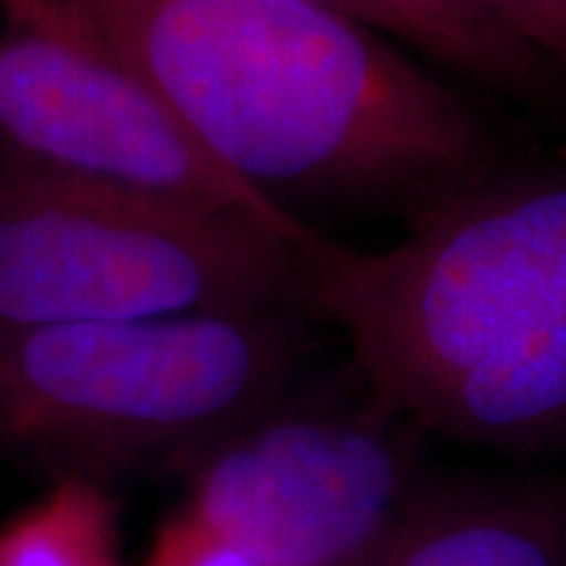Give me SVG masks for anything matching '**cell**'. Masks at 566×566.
<instances>
[{"label":"cell","mask_w":566,"mask_h":566,"mask_svg":"<svg viewBox=\"0 0 566 566\" xmlns=\"http://www.w3.org/2000/svg\"><path fill=\"white\" fill-rule=\"evenodd\" d=\"M327 7H337L340 13L353 20L365 22L378 32H385L390 39L403 41L409 48H416L419 54L431 57V35L422 17L416 13V7L409 0H322Z\"/></svg>","instance_id":"cell-12"},{"label":"cell","mask_w":566,"mask_h":566,"mask_svg":"<svg viewBox=\"0 0 566 566\" xmlns=\"http://www.w3.org/2000/svg\"><path fill=\"white\" fill-rule=\"evenodd\" d=\"M324 237L0 155V327L305 308Z\"/></svg>","instance_id":"cell-3"},{"label":"cell","mask_w":566,"mask_h":566,"mask_svg":"<svg viewBox=\"0 0 566 566\" xmlns=\"http://www.w3.org/2000/svg\"><path fill=\"white\" fill-rule=\"evenodd\" d=\"M142 566H264L230 545L218 532L202 526L189 510L164 523Z\"/></svg>","instance_id":"cell-10"},{"label":"cell","mask_w":566,"mask_h":566,"mask_svg":"<svg viewBox=\"0 0 566 566\" xmlns=\"http://www.w3.org/2000/svg\"><path fill=\"white\" fill-rule=\"evenodd\" d=\"M0 566H120L111 497L88 479H63L0 528Z\"/></svg>","instance_id":"cell-9"},{"label":"cell","mask_w":566,"mask_h":566,"mask_svg":"<svg viewBox=\"0 0 566 566\" xmlns=\"http://www.w3.org/2000/svg\"><path fill=\"white\" fill-rule=\"evenodd\" d=\"M0 142L25 161L312 233L214 161L66 0H0Z\"/></svg>","instance_id":"cell-5"},{"label":"cell","mask_w":566,"mask_h":566,"mask_svg":"<svg viewBox=\"0 0 566 566\" xmlns=\"http://www.w3.org/2000/svg\"><path fill=\"white\" fill-rule=\"evenodd\" d=\"M66 3L214 161L271 199L308 189L419 211L497 167L460 92L322 0Z\"/></svg>","instance_id":"cell-1"},{"label":"cell","mask_w":566,"mask_h":566,"mask_svg":"<svg viewBox=\"0 0 566 566\" xmlns=\"http://www.w3.org/2000/svg\"><path fill=\"white\" fill-rule=\"evenodd\" d=\"M300 359L286 308L0 327V438L82 469L211 447L274 409Z\"/></svg>","instance_id":"cell-4"},{"label":"cell","mask_w":566,"mask_h":566,"mask_svg":"<svg viewBox=\"0 0 566 566\" xmlns=\"http://www.w3.org/2000/svg\"><path fill=\"white\" fill-rule=\"evenodd\" d=\"M308 312L349 340L371 400L465 444L566 434V167L416 211L400 243L322 240Z\"/></svg>","instance_id":"cell-2"},{"label":"cell","mask_w":566,"mask_h":566,"mask_svg":"<svg viewBox=\"0 0 566 566\" xmlns=\"http://www.w3.org/2000/svg\"><path fill=\"white\" fill-rule=\"evenodd\" d=\"M516 32L566 80V0H504Z\"/></svg>","instance_id":"cell-11"},{"label":"cell","mask_w":566,"mask_h":566,"mask_svg":"<svg viewBox=\"0 0 566 566\" xmlns=\"http://www.w3.org/2000/svg\"><path fill=\"white\" fill-rule=\"evenodd\" d=\"M431 35V61L516 98H545L560 76L510 22L504 0H409Z\"/></svg>","instance_id":"cell-8"},{"label":"cell","mask_w":566,"mask_h":566,"mask_svg":"<svg viewBox=\"0 0 566 566\" xmlns=\"http://www.w3.org/2000/svg\"><path fill=\"white\" fill-rule=\"evenodd\" d=\"M365 566H566V497L547 488H450L406 504Z\"/></svg>","instance_id":"cell-7"},{"label":"cell","mask_w":566,"mask_h":566,"mask_svg":"<svg viewBox=\"0 0 566 566\" xmlns=\"http://www.w3.org/2000/svg\"><path fill=\"white\" fill-rule=\"evenodd\" d=\"M390 419L268 409L211 444L186 510L264 566H365L409 504Z\"/></svg>","instance_id":"cell-6"}]
</instances>
